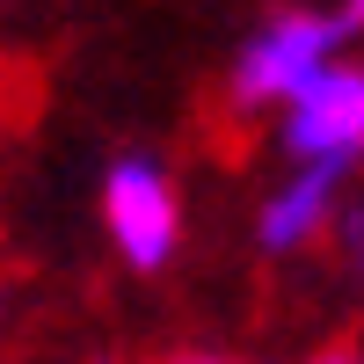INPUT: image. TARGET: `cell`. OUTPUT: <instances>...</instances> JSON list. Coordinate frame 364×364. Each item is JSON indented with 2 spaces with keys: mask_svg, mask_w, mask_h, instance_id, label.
Instances as JSON below:
<instances>
[{
  "mask_svg": "<svg viewBox=\"0 0 364 364\" xmlns=\"http://www.w3.org/2000/svg\"><path fill=\"white\" fill-rule=\"evenodd\" d=\"M168 364H248V357H211V350H197V357H168Z\"/></svg>",
  "mask_w": 364,
  "mask_h": 364,
  "instance_id": "8992f818",
  "label": "cell"
},
{
  "mask_svg": "<svg viewBox=\"0 0 364 364\" xmlns=\"http://www.w3.org/2000/svg\"><path fill=\"white\" fill-rule=\"evenodd\" d=\"M102 226L132 269H161L182 248V197L154 154H124L102 175Z\"/></svg>",
  "mask_w": 364,
  "mask_h": 364,
  "instance_id": "3957f363",
  "label": "cell"
},
{
  "mask_svg": "<svg viewBox=\"0 0 364 364\" xmlns=\"http://www.w3.org/2000/svg\"><path fill=\"white\" fill-rule=\"evenodd\" d=\"M350 240H357V262H364V211H357V219H350Z\"/></svg>",
  "mask_w": 364,
  "mask_h": 364,
  "instance_id": "52a82bcc",
  "label": "cell"
},
{
  "mask_svg": "<svg viewBox=\"0 0 364 364\" xmlns=\"http://www.w3.org/2000/svg\"><path fill=\"white\" fill-rule=\"evenodd\" d=\"M343 22H350V29H357V22H364V0H350V8H343Z\"/></svg>",
  "mask_w": 364,
  "mask_h": 364,
  "instance_id": "ba28073f",
  "label": "cell"
},
{
  "mask_svg": "<svg viewBox=\"0 0 364 364\" xmlns=\"http://www.w3.org/2000/svg\"><path fill=\"white\" fill-rule=\"evenodd\" d=\"M343 37H350L343 15H277V22H262L233 58V80H226L233 102L240 109H284L321 66H336Z\"/></svg>",
  "mask_w": 364,
  "mask_h": 364,
  "instance_id": "6da1fadb",
  "label": "cell"
},
{
  "mask_svg": "<svg viewBox=\"0 0 364 364\" xmlns=\"http://www.w3.org/2000/svg\"><path fill=\"white\" fill-rule=\"evenodd\" d=\"M336 182L343 175H321V168H291L277 190L262 197L255 211V240L269 255H291V248H314V240L336 226Z\"/></svg>",
  "mask_w": 364,
  "mask_h": 364,
  "instance_id": "277c9868",
  "label": "cell"
},
{
  "mask_svg": "<svg viewBox=\"0 0 364 364\" xmlns=\"http://www.w3.org/2000/svg\"><path fill=\"white\" fill-rule=\"evenodd\" d=\"M277 117H284L291 168H321V175L357 168L364 161V66H350V58L321 66Z\"/></svg>",
  "mask_w": 364,
  "mask_h": 364,
  "instance_id": "7a4b0ae2",
  "label": "cell"
},
{
  "mask_svg": "<svg viewBox=\"0 0 364 364\" xmlns=\"http://www.w3.org/2000/svg\"><path fill=\"white\" fill-rule=\"evenodd\" d=\"M306 364H364V350H357V343H336V350H314Z\"/></svg>",
  "mask_w": 364,
  "mask_h": 364,
  "instance_id": "5b68a950",
  "label": "cell"
}]
</instances>
